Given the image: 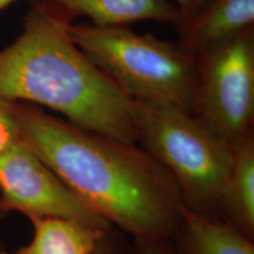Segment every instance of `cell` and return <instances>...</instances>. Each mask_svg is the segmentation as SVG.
<instances>
[{
	"label": "cell",
	"instance_id": "1",
	"mask_svg": "<svg viewBox=\"0 0 254 254\" xmlns=\"http://www.w3.org/2000/svg\"><path fill=\"white\" fill-rule=\"evenodd\" d=\"M20 140L116 230L172 239L183 198L166 168L136 144L81 128L31 104L12 103Z\"/></svg>",
	"mask_w": 254,
	"mask_h": 254
},
{
	"label": "cell",
	"instance_id": "2",
	"mask_svg": "<svg viewBox=\"0 0 254 254\" xmlns=\"http://www.w3.org/2000/svg\"><path fill=\"white\" fill-rule=\"evenodd\" d=\"M71 20L34 2L23 31L0 51V98L56 111L81 128L136 144L134 101L69 36Z\"/></svg>",
	"mask_w": 254,
	"mask_h": 254
},
{
	"label": "cell",
	"instance_id": "3",
	"mask_svg": "<svg viewBox=\"0 0 254 254\" xmlns=\"http://www.w3.org/2000/svg\"><path fill=\"white\" fill-rule=\"evenodd\" d=\"M69 36L92 63L135 101L193 112L198 84L196 57L152 34L125 26L69 24Z\"/></svg>",
	"mask_w": 254,
	"mask_h": 254
},
{
	"label": "cell",
	"instance_id": "4",
	"mask_svg": "<svg viewBox=\"0 0 254 254\" xmlns=\"http://www.w3.org/2000/svg\"><path fill=\"white\" fill-rule=\"evenodd\" d=\"M133 101L138 142L173 177L184 205L220 217L221 195L233 165V147L190 111Z\"/></svg>",
	"mask_w": 254,
	"mask_h": 254
},
{
	"label": "cell",
	"instance_id": "5",
	"mask_svg": "<svg viewBox=\"0 0 254 254\" xmlns=\"http://www.w3.org/2000/svg\"><path fill=\"white\" fill-rule=\"evenodd\" d=\"M196 66L193 113L234 147L253 133L254 27L200 52Z\"/></svg>",
	"mask_w": 254,
	"mask_h": 254
},
{
	"label": "cell",
	"instance_id": "6",
	"mask_svg": "<svg viewBox=\"0 0 254 254\" xmlns=\"http://www.w3.org/2000/svg\"><path fill=\"white\" fill-rule=\"evenodd\" d=\"M0 208L28 219L63 218L104 231L114 228L21 140L0 154Z\"/></svg>",
	"mask_w": 254,
	"mask_h": 254
},
{
	"label": "cell",
	"instance_id": "7",
	"mask_svg": "<svg viewBox=\"0 0 254 254\" xmlns=\"http://www.w3.org/2000/svg\"><path fill=\"white\" fill-rule=\"evenodd\" d=\"M254 26V0H208L177 25L179 46L196 57Z\"/></svg>",
	"mask_w": 254,
	"mask_h": 254
},
{
	"label": "cell",
	"instance_id": "8",
	"mask_svg": "<svg viewBox=\"0 0 254 254\" xmlns=\"http://www.w3.org/2000/svg\"><path fill=\"white\" fill-rule=\"evenodd\" d=\"M69 20L85 15L100 26H125L139 20H154L177 26L182 19L171 0H43Z\"/></svg>",
	"mask_w": 254,
	"mask_h": 254
},
{
	"label": "cell",
	"instance_id": "9",
	"mask_svg": "<svg viewBox=\"0 0 254 254\" xmlns=\"http://www.w3.org/2000/svg\"><path fill=\"white\" fill-rule=\"evenodd\" d=\"M172 240L180 254H254L253 240L236 226L185 205Z\"/></svg>",
	"mask_w": 254,
	"mask_h": 254
},
{
	"label": "cell",
	"instance_id": "10",
	"mask_svg": "<svg viewBox=\"0 0 254 254\" xmlns=\"http://www.w3.org/2000/svg\"><path fill=\"white\" fill-rule=\"evenodd\" d=\"M219 214L254 239V133L233 147V165L222 192Z\"/></svg>",
	"mask_w": 254,
	"mask_h": 254
},
{
	"label": "cell",
	"instance_id": "11",
	"mask_svg": "<svg viewBox=\"0 0 254 254\" xmlns=\"http://www.w3.org/2000/svg\"><path fill=\"white\" fill-rule=\"evenodd\" d=\"M28 220L33 226L30 243L14 252L4 254H92L109 232L63 218Z\"/></svg>",
	"mask_w": 254,
	"mask_h": 254
},
{
	"label": "cell",
	"instance_id": "12",
	"mask_svg": "<svg viewBox=\"0 0 254 254\" xmlns=\"http://www.w3.org/2000/svg\"><path fill=\"white\" fill-rule=\"evenodd\" d=\"M20 140L12 103L0 98V154Z\"/></svg>",
	"mask_w": 254,
	"mask_h": 254
},
{
	"label": "cell",
	"instance_id": "13",
	"mask_svg": "<svg viewBox=\"0 0 254 254\" xmlns=\"http://www.w3.org/2000/svg\"><path fill=\"white\" fill-rule=\"evenodd\" d=\"M131 254H180L170 238H132Z\"/></svg>",
	"mask_w": 254,
	"mask_h": 254
},
{
	"label": "cell",
	"instance_id": "14",
	"mask_svg": "<svg viewBox=\"0 0 254 254\" xmlns=\"http://www.w3.org/2000/svg\"><path fill=\"white\" fill-rule=\"evenodd\" d=\"M92 254H131V251L129 247L124 245L118 231L112 228L103 237Z\"/></svg>",
	"mask_w": 254,
	"mask_h": 254
},
{
	"label": "cell",
	"instance_id": "15",
	"mask_svg": "<svg viewBox=\"0 0 254 254\" xmlns=\"http://www.w3.org/2000/svg\"><path fill=\"white\" fill-rule=\"evenodd\" d=\"M174 5L179 8L182 18L194 13L196 9H199L208 0H171Z\"/></svg>",
	"mask_w": 254,
	"mask_h": 254
},
{
	"label": "cell",
	"instance_id": "16",
	"mask_svg": "<svg viewBox=\"0 0 254 254\" xmlns=\"http://www.w3.org/2000/svg\"><path fill=\"white\" fill-rule=\"evenodd\" d=\"M5 217V213L1 211V208H0V227H1V221L2 219ZM6 252L5 251V247H4V241L1 239V234H0V254H4Z\"/></svg>",
	"mask_w": 254,
	"mask_h": 254
},
{
	"label": "cell",
	"instance_id": "17",
	"mask_svg": "<svg viewBox=\"0 0 254 254\" xmlns=\"http://www.w3.org/2000/svg\"><path fill=\"white\" fill-rule=\"evenodd\" d=\"M15 1V0H0V9L1 8H5L6 6H8L9 4H12V2Z\"/></svg>",
	"mask_w": 254,
	"mask_h": 254
}]
</instances>
